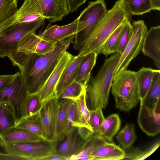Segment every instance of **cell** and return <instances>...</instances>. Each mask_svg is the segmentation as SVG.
Segmentation results:
<instances>
[{
	"label": "cell",
	"instance_id": "obj_1",
	"mask_svg": "<svg viewBox=\"0 0 160 160\" xmlns=\"http://www.w3.org/2000/svg\"><path fill=\"white\" fill-rule=\"evenodd\" d=\"M74 38V35L60 42L53 50L44 54H27L17 50L11 53L8 58L19 68L28 94L39 92Z\"/></svg>",
	"mask_w": 160,
	"mask_h": 160
},
{
	"label": "cell",
	"instance_id": "obj_2",
	"mask_svg": "<svg viewBox=\"0 0 160 160\" xmlns=\"http://www.w3.org/2000/svg\"><path fill=\"white\" fill-rule=\"evenodd\" d=\"M130 14L123 0L116 1L107 10L94 27L77 55L83 56L93 52L102 53L105 44L111 34L121 25L131 21Z\"/></svg>",
	"mask_w": 160,
	"mask_h": 160
},
{
	"label": "cell",
	"instance_id": "obj_3",
	"mask_svg": "<svg viewBox=\"0 0 160 160\" xmlns=\"http://www.w3.org/2000/svg\"><path fill=\"white\" fill-rule=\"evenodd\" d=\"M121 54L116 52L105 60L95 77H90L86 87V101L88 109L107 106L114 73Z\"/></svg>",
	"mask_w": 160,
	"mask_h": 160
},
{
	"label": "cell",
	"instance_id": "obj_4",
	"mask_svg": "<svg viewBox=\"0 0 160 160\" xmlns=\"http://www.w3.org/2000/svg\"><path fill=\"white\" fill-rule=\"evenodd\" d=\"M111 88L116 107L121 111L128 112L140 101L136 72L126 69L120 72Z\"/></svg>",
	"mask_w": 160,
	"mask_h": 160
},
{
	"label": "cell",
	"instance_id": "obj_5",
	"mask_svg": "<svg viewBox=\"0 0 160 160\" xmlns=\"http://www.w3.org/2000/svg\"><path fill=\"white\" fill-rule=\"evenodd\" d=\"M107 10L104 0L88 2V6L77 18L78 28L77 33L74 35V49L80 50L94 27Z\"/></svg>",
	"mask_w": 160,
	"mask_h": 160
},
{
	"label": "cell",
	"instance_id": "obj_6",
	"mask_svg": "<svg viewBox=\"0 0 160 160\" xmlns=\"http://www.w3.org/2000/svg\"><path fill=\"white\" fill-rule=\"evenodd\" d=\"M45 19L40 18L29 22L13 24L0 34V57H9L17 49L19 41L28 34L35 32Z\"/></svg>",
	"mask_w": 160,
	"mask_h": 160
},
{
	"label": "cell",
	"instance_id": "obj_7",
	"mask_svg": "<svg viewBox=\"0 0 160 160\" xmlns=\"http://www.w3.org/2000/svg\"><path fill=\"white\" fill-rule=\"evenodd\" d=\"M57 142L45 140L24 143H7L0 140V145L7 153L22 157L25 160H40L55 153Z\"/></svg>",
	"mask_w": 160,
	"mask_h": 160
},
{
	"label": "cell",
	"instance_id": "obj_8",
	"mask_svg": "<svg viewBox=\"0 0 160 160\" xmlns=\"http://www.w3.org/2000/svg\"><path fill=\"white\" fill-rule=\"evenodd\" d=\"M133 34L121 54L114 73L113 80L122 71L127 69L131 62L142 50L148 28L143 20L134 21L132 24Z\"/></svg>",
	"mask_w": 160,
	"mask_h": 160
},
{
	"label": "cell",
	"instance_id": "obj_9",
	"mask_svg": "<svg viewBox=\"0 0 160 160\" xmlns=\"http://www.w3.org/2000/svg\"><path fill=\"white\" fill-rule=\"evenodd\" d=\"M28 95L20 72L18 71L13 80L0 91V102L8 101L13 105L18 121L22 117V104Z\"/></svg>",
	"mask_w": 160,
	"mask_h": 160
},
{
	"label": "cell",
	"instance_id": "obj_10",
	"mask_svg": "<svg viewBox=\"0 0 160 160\" xmlns=\"http://www.w3.org/2000/svg\"><path fill=\"white\" fill-rule=\"evenodd\" d=\"M58 105V99L54 96L43 102L39 112L44 140L45 141L49 142L54 141Z\"/></svg>",
	"mask_w": 160,
	"mask_h": 160
},
{
	"label": "cell",
	"instance_id": "obj_11",
	"mask_svg": "<svg viewBox=\"0 0 160 160\" xmlns=\"http://www.w3.org/2000/svg\"><path fill=\"white\" fill-rule=\"evenodd\" d=\"M73 56L65 51L57 65L43 87L38 92L40 99L43 103L55 96V90L61 76Z\"/></svg>",
	"mask_w": 160,
	"mask_h": 160
},
{
	"label": "cell",
	"instance_id": "obj_12",
	"mask_svg": "<svg viewBox=\"0 0 160 160\" xmlns=\"http://www.w3.org/2000/svg\"><path fill=\"white\" fill-rule=\"evenodd\" d=\"M65 137L66 138L59 146L57 145L55 153L68 160L71 156L81 152L91 140L86 141L82 138L78 133L77 127H73Z\"/></svg>",
	"mask_w": 160,
	"mask_h": 160
},
{
	"label": "cell",
	"instance_id": "obj_13",
	"mask_svg": "<svg viewBox=\"0 0 160 160\" xmlns=\"http://www.w3.org/2000/svg\"><path fill=\"white\" fill-rule=\"evenodd\" d=\"M56 44L42 39L39 35L34 32L23 38L19 42L16 50L25 53L42 55L53 50Z\"/></svg>",
	"mask_w": 160,
	"mask_h": 160
},
{
	"label": "cell",
	"instance_id": "obj_14",
	"mask_svg": "<svg viewBox=\"0 0 160 160\" xmlns=\"http://www.w3.org/2000/svg\"><path fill=\"white\" fill-rule=\"evenodd\" d=\"M160 108L153 110L140 105L138 118L141 129L148 136H154L160 132Z\"/></svg>",
	"mask_w": 160,
	"mask_h": 160
},
{
	"label": "cell",
	"instance_id": "obj_15",
	"mask_svg": "<svg viewBox=\"0 0 160 160\" xmlns=\"http://www.w3.org/2000/svg\"><path fill=\"white\" fill-rule=\"evenodd\" d=\"M145 56L150 58L156 66L160 68V26L152 27L147 32L141 50Z\"/></svg>",
	"mask_w": 160,
	"mask_h": 160
},
{
	"label": "cell",
	"instance_id": "obj_16",
	"mask_svg": "<svg viewBox=\"0 0 160 160\" xmlns=\"http://www.w3.org/2000/svg\"><path fill=\"white\" fill-rule=\"evenodd\" d=\"M43 18L51 23L61 21L69 13L66 0H38Z\"/></svg>",
	"mask_w": 160,
	"mask_h": 160
},
{
	"label": "cell",
	"instance_id": "obj_17",
	"mask_svg": "<svg viewBox=\"0 0 160 160\" xmlns=\"http://www.w3.org/2000/svg\"><path fill=\"white\" fill-rule=\"evenodd\" d=\"M78 28V19L77 18L73 22L64 26H51L39 35L42 39L56 44L77 34Z\"/></svg>",
	"mask_w": 160,
	"mask_h": 160
},
{
	"label": "cell",
	"instance_id": "obj_18",
	"mask_svg": "<svg viewBox=\"0 0 160 160\" xmlns=\"http://www.w3.org/2000/svg\"><path fill=\"white\" fill-rule=\"evenodd\" d=\"M13 15L15 20L13 24L31 22L44 18L38 0H24L22 6Z\"/></svg>",
	"mask_w": 160,
	"mask_h": 160
},
{
	"label": "cell",
	"instance_id": "obj_19",
	"mask_svg": "<svg viewBox=\"0 0 160 160\" xmlns=\"http://www.w3.org/2000/svg\"><path fill=\"white\" fill-rule=\"evenodd\" d=\"M84 56H73L63 72L55 88V96L58 99L63 90L75 81Z\"/></svg>",
	"mask_w": 160,
	"mask_h": 160
},
{
	"label": "cell",
	"instance_id": "obj_20",
	"mask_svg": "<svg viewBox=\"0 0 160 160\" xmlns=\"http://www.w3.org/2000/svg\"><path fill=\"white\" fill-rule=\"evenodd\" d=\"M125 151L112 142L107 141L99 146L92 153V160H123Z\"/></svg>",
	"mask_w": 160,
	"mask_h": 160
},
{
	"label": "cell",
	"instance_id": "obj_21",
	"mask_svg": "<svg viewBox=\"0 0 160 160\" xmlns=\"http://www.w3.org/2000/svg\"><path fill=\"white\" fill-rule=\"evenodd\" d=\"M18 119L13 105L7 101L0 102V137L15 127Z\"/></svg>",
	"mask_w": 160,
	"mask_h": 160
},
{
	"label": "cell",
	"instance_id": "obj_22",
	"mask_svg": "<svg viewBox=\"0 0 160 160\" xmlns=\"http://www.w3.org/2000/svg\"><path fill=\"white\" fill-rule=\"evenodd\" d=\"M160 70L155 69L152 84L140 105L154 110L160 108Z\"/></svg>",
	"mask_w": 160,
	"mask_h": 160
},
{
	"label": "cell",
	"instance_id": "obj_23",
	"mask_svg": "<svg viewBox=\"0 0 160 160\" xmlns=\"http://www.w3.org/2000/svg\"><path fill=\"white\" fill-rule=\"evenodd\" d=\"M0 140L7 143H19L39 142L44 140L37 135L15 127L0 137Z\"/></svg>",
	"mask_w": 160,
	"mask_h": 160
},
{
	"label": "cell",
	"instance_id": "obj_24",
	"mask_svg": "<svg viewBox=\"0 0 160 160\" xmlns=\"http://www.w3.org/2000/svg\"><path fill=\"white\" fill-rule=\"evenodd\" d=\"M98 55L93 52L84 56L78 68L75 81L86 86L91 76V72L96 63Z\"/></svg>",
	"mask_w": 160,
	"mask_h": 160
},
{
	"label": "cell",
	"instance_id": "obj_25",
	"mask_svg": "<svg viewBox=\"0 0 160 160\" xmlns=\"http://www.w3.org/2000/svg\"><path fill=\"white\" fill-rule=\"evenodd\" d=\"M72 100L58 101L54 141L58 142L62 140L65 136V130L67 113Z\"/></svg>",
	"mask_w": 160,
	"mask_h": 160
},
{
	"label": "cell",
	"instance_id": "obj_26",
	"mask_svg": "<svg viewBox=\"0 0 160 160\" xmlns=\"http://www.w3.org/2000/svg\"><path fill=\"white\" fill-rule=\"evenodd\" d=\"M73 100L76 105L77 118V127H84L93 133L89 122L90 111L86 103V89L80 96Z\"/></svg>",
	"mask_w": 160,
	"mask_h": 160
},
{
	"label": "cell",
	"instance_id": "obj_27",
	"mask_svg": "<svg viewBox=\"0 0 160 160\" xmlns=\"http://www.w3.org/2000/svg\"><path fill=\"white\" fill-rule=\"evenodd\" d=\"M121 125V120L119 114H111L105 118L101 125V136L106 141L112 142L113 137L119 130Z\"/></svg>",
	"mask_w": 160,
	"mask_h": 160
},
{
	"label": "cell",
	"instance_id": "obj_28",
	"mask_svg": "<svg viewBox=\"0 0 160 160\" xmlns=\"http://www.w3.org/2000/svg\"><path fill=\"white\" fill-rule=\"evenodd\" d=\"M154 69L142 67L136 72L140 103L143 101L152 82Z\"/></svg>",
	"mask_w": 160,
	"mask_h": 160
},
{
	"label": "cell",
	"instance_id": "obj_29",
	"mask_svg": "<svg viewBox=\"0 0 160 160\" xmlns=\"http://www.w3.org/2000/svg\"><path fill=\"white\" fill-rule=\"evenodd\" d=\"M38 112L30 116L22 117L18 121L15 127L37 135L44 140Z\"/></svg>",
	"mask_w": 160,
	"mask_h": 160
},
{
	"label": "cell",
	"instance_id": "obj_30",
	"mask_svg": "<svg viewBox=\"0 0 160 160\" xmlns=\"http://www.w3.org/2000/svg\"><path fill=\"white\" fill-rule=\"evenodd\" d=\"M42 104L38 93L28 94L22 104V117L30 116L38 113Z\"/></svg>",
	"mask_w": 160,
	"mask_h": 160
},
{
	"label": "cell",
	"instance_id": "obj_31",
	"mask_svg": "<svg viewBox=\"0 0 160 160\" xmlns=\"http://www.w3.org/2000/svg\"><path fill=\"white\" fill-rule=\"evenodd\" d=\"M106 141L103 137L94 134L85 148L79 153L71 156L69 160H92L91 155L100 145Z\"/></svg>",
	"mask_w": 160,
	"mask_h": 160
},
{
	"label": "cell",
	"instance_id": "obj_32",
	"mask_svg": "<svg viewBox=\"0 0 160 160\" xmlns=\"http://www.w3.org/2000/svg\"><path fill=\"white\" fill-rule=\"evenodd\" d=\"M135 126L132 123H128L119 132L116 138L117 141L123 148H130L137 139Z\"/></svg>",
	"mask_w": 160,
	"mask_h": 160
},
{
	"label": "cell",
	"instance_id": "obj_33",
	"mask_svg": "<svg viewBox=\"0 0 160 160\" xmlns=\"http://www.w3.org/2000/svg\"><path fill=\"white\" fill-rule=\"evenodd\" d=\"M124 3L131 15H141L153 10L151 0H129Z\"/></svg>",
	"mask_w": 160,
	"mask_h": 160
},
{
	"label": "cell",
	"instance_id": "obj_34",
	"mask_svg": "<svg viewBox=\"0 0 160 160\" xmlns=\"http://www.w3.org/2000/svg\"><path fill=\"white\" fill-rule=\"evenodd\" d=\"M133 32V27L130 21L123 24L117 47V53L122 54L132 37Z\"/></svg>",
	"mask_w": 160,
	"mask_h": 160
},
{
	"label": "cell",
	"instance_id": "obj_35",
	"mask_svg": "<svg viewBox=\"0 0 160 160\" xmlns=\"http://www.w3.org/2000/svg\"><path fill=\"white\" fill-rule=\"evenodd\" d=\"M18 0H0V23L8 19L18 11Z\"/></svg>",
	"mask_w": 160,
	"mask_h": 160
},
{
	"label": "cell",
	"instance_id": "obj_36",
	"mask_svg": "<svg viewBox=\"0 0 160 160\" xmlns=\"http://www.w3.org/2000/svg\"><path fill=\"white\" fill-rule=\"evenodd\" d=\"M86 87L75 81L63 90L58 99V100H74L80 95L86 89Z\"/></svg>",
	"mask_w": 160,
	"mask_h": 160
},
{
	"label": "cell",
	"instance_id": "obj_37",
	"mask_svg": "<svg viewBox=\"0 0 160 160\" xmlns=\"http://www.w3.org/2000/svg\"><path fill=\"white\" fill-rule=\"evenodd\" d=\"M102 109L99 108L90 111L89 122L91 127L94 134L100 136H101V125L105 119Z\"/></svg>",
	"mask_w": 160,
	"mask_h": 160
},
{
	"label": "cell",
	"instance_id": "obj_38",
	"mask_svg": "<svg viewBox=\"0 0 160 160\" xmlns=\"http://www.w3.org/2000/svg\"><path fill=\"white\" fill-rule=\"evenodd\" d=\"M123 24L120 26L108 38L102 53L107 56L111 54L117 52V47Z\"/></svg>",
	"mask_w": 160,
	"mask_h": 160
},
{
	"label": "cell",
	"instance_id": "obj_39",
	"mask_svg": "<svg viewBox=\"0 0 160 160\" xmlns=\"http://www.w3.org/2000/svg\"><path fill=\"white\" fill-rule=\"evenodd\" d=\"M160 142L159 141L153 144L149 148L144 151L138 149H135L128 154H126L124 159L143 160L153 153L159 147Z\"/></svg>",
	"mask_w": 160,
	"mask_h": 160
},
{
	"label": "cell",
	"instance_id": "obj_40",
	"mask_svg": "<svg viewBox=\"0 0 160 160\" xmlns=\"http://www.w3.org/2000/svg\"><path fill=\"white\" fill-rule=\"evenodd\" d=\"M77 121L75 103L74 100H72L67 113L65 130V135L69 132L73 127H77Z\"/></svg>",
	"mask_w": 160,
	"mask_h": 160
},
{
	"label": "cell",
	"instance_id": "obj_41",
	"mask_svg": "<svg viewBox=\"0 0 160 160\" xmlns=\"http://www.w3.org/2000/svg\"><path fill=\"white\" fill-rule=\"evenodd\" d=\"M77 132L82 138L86 141L90 140L94 134L90 130L83 126L77 127Z\"/></svg>",
	"mask_w": 160,
	"mask_h": 160
},
{
	"label": "cell",
	"instance_id": "obj_42",
	"mask_svg": "<svg viewBox=\"0 0 160 160\" xmlns=\"http://www.w3.org/2000/svg\"><path fill=\"white\" fill-rule=\"evenodd\" d=\"M87 0H66L68 10L69 12L76 11L78 8L84 4Z\"/></svg>",
	"mask_w": 160,
	"mask_h": 160
},
{
	"label": "cell",
	"instance_id": "obj_43",
	"mask_svg": "<svg viewBox=\"0 0 160 160\" xmlns=\"http://www.w3.org/2000/svg\"><path fill=\"white\" fill-rule=\"evenodd\" d=\"M15 76L16 73L13 75H0V91L9 84Z\"/></svg>",
	"mask_w": 160,
	"mask_h": 160
},
{
	"label": "cell",
	"instance_id": "obj_44",
	"mask_svg": "<svg viewBox=\"0 0 160 160\" xmlns=\"http://www.w3.org/2000/svg\"><path fill=\"white\" fill-rule=\"evenodd\" d=\"M14 21L12 16L4 22L0 23V34L5 29L13 24Z\"/></svg>",
	"mask_w": 160,
	"mask_h": 160
},
{
	"label": "cell",
	"instance_id": "obj_45",
	"mask_svg": "<svg viewBox=\"0 0 160 160\" xmlns=\"http://www.w3.org/2000/svg\"><path fill=\"white\" fill-rule=\"evenodd\" d=\"M0 160H25L23 158L7 153L0 152Z\"/></svg>",
	"mask_w": 160,
	"mask_h": 160
},
{
	"label": "cell",
	"instance_id": "obj_46",
	"mask_svg": "<svg viewBox=\"0 0 160 160\" xmlns=\"http://www.w3.org/2000/svg\"><path fill=\"white\" fill-rule=\"evenodd\" d=\"M40 160H68V159L56 153L46 156L42 158Z\"/></svg>",
	"mask_w": 160,
	"mask_h": 160
},
{
	"label": "cell",
	"instance_id": "obj_47",
	"mask_svg": "<svg viewBox=\"0 0 160 160\" xmlns=\"http://www.w3.org/2000/svg\"><path fill=\"white\" fill-rule=\"evenodd\" d=\"M153 10H160V0H151Z\"/></svg>",
	"mask_w": 160,
	"mask_h": 160
},
{
	"label": "cell",
	"instance_id": "obj_48",
	"mask_svg": "<svg viewBox=\"0 0 160 160\" xmlns=\"http://www.w3.org/2000/svg\"><path fill=\"white\" fill-rule=\"evenodd\" d=\"M128 0H123L124 2H126L127 1H128Z\"/></svg>",
	"mask_w": 160,
	"mask_h": 160
}]
</instances>
